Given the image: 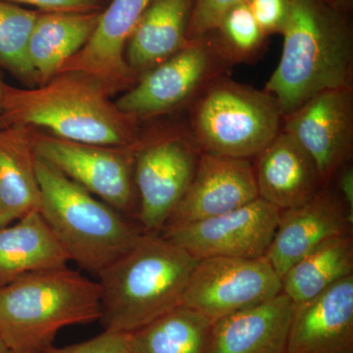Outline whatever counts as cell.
I'll list each match as a JSON object with an SVG mask.
<instances>
[{
  "mask_svg": "<svg viewBox=\"0 0 353 353\" xmlns=\"http://www.w3.org/2000/svg\"><path fill=\"white\" fill-rule=\"evenodd\" d=\"M282 57L264 90L283 118L325 90L352 88L350 13L321 0H290Z\"/></svg>",
  "mask_w": 353,
  "mask_h": 353,
  "instance_id": "6da1fadb",
  "label": "cell"
},
{
  "mask_svg": "<svg viewBox=\"0 0 353 353\" xmlns=\"http://www.w3.org/2000/svg\"><path fill=\"white\" fill-rule=\"evenodd\" d=\"M43 128L57 138L111 148H134L137 120L87 77L61 73L34 87L6 85L0 128Z\"/></svg>",
  "mask_w": 353,
  "mask_h": 353,
  "instance_id": "7a4b0ae2",
  "label": "cell"
},
{
  "mask_svg": "<svg viewBox=\"0 0 353 353\" xmlns=\"http://www.w3.org/2000/svg\"><path fill=\"white\" fill-rule=\"evenodd\" d=\"M199 260L162 234L143 233L97 275L104 330L132 333L182 305Z\"/></svg>",
  "mask_w": 353,
  "mask_h": 353,
  "instance_id": "3957f363",
  "label": "cell"
},
{
  "mask_svg": "<svg viewBox=\"0 0 353 353\" xmlns=\"http://www.w3.org/2000/svg\"><path fill=\"white\" fill-rule=\"evenodd\" d=\"M101 316L99 282L67 266L28 274L0 288V339L13 353H43L60 330Z\"/></svg>",
  "mask_w": 353,
  "mask_h": 353,
  "instance_id": "277c9868",
  "label": "cell"
},
{
  "mask_svg": "<svg viewBox=\"0 0 353 353\" xmlns=\"http://www.w3.org/2000/svg\"><path fill=\"white\" fill-rule=\"evenodd\" d=\"M39 212L69 256L83 270L101 274L145 232L112 206L37 159Z\"/></svg>",
  "mask_w": 353,
  "mask_h": 353,
  "instance_id": "5b68a950",
  "label": "cell"
},
{
  "mask_svg": "<svg viewBox=\"0 0 353 353\" xmlns=\"http://www.w3.org/2000/svg\"><path fill=\"white\" fill-rule=\"evenodd\" d=\"M282 126V113L271 94L225 75L201 90L190 113V136L201 152L222 157H257Z\"/></svg>",
  "mask_w": 353,
  "mask_h": 353,
  "instance_id": "8992f818",
  "label": "cell"
},
{
  "mask_svg": "<svg viewBox=\"0 0 353 353\" xmlns=\"http://www.w3.org/2000/svg\"><path fill=\"white\" fill-rule=\"evenodd\" d=\"M228 67L208 34L189 39L175 54L139 75L115 105L137 121L170 112L196 99Z\"/></svg>",
  "mask_w": 353,
  "mask_h": 353,
  "instance_id": "52a82bcc",
  "label": "cell"
},
{
  "mask_svg": "<svg viewBox=\"0 0 353 353\" xmlns=\"http://www.w3.org/2000/svg\"><path fill=\"white\" fill-rule=\"evenodd\" d=\"M201 152L190 134L139 139L134 150L137 216L146 234H160L189 188Z\"/></svg>",
  "mask_w": 353,
  "mask_h": 353,
  "instance_id": "ba28073f",
  "label": "cell"
},
{
  "mask_svg": "<svg viewBox=\"0 0 353 353\" xmlns=\"http://www.w3.org/2000/svg\"><path fill=\"white\" fill-rule=\"evenodd\" d=\"M37 157L122 214L136 208L134 148L77 143L32 129Z\"/></svg>",
  "mask_w": 353,
  "mask_h": 353,
  "instance_id": "9c48e42d",
  "label": "cell"
},
{
  "mask_svg": "<svg viewBox=\"0 0 353 353\" xmlns=\"http://www.w3.org/2000/svg\"><path fill=\"white\" fill-rule=\"evenodd\" d=\"M282 292V278L266 257H206L197 262L182 305L213 323Z\"/></svg>",
  "mask_w": 353,
  "mask_h": 353,
  "instance_id": "30bf717a",
  "label": "cell"
},
{
  "mask_svg": "<svg viewBox=\"0 0 353 353\" xmlns=\"http://www.w3.org/2000/svg\"><path fill=\"white\" fill-rule=\"evenodd\" d=\"M280 209L263 199L214 217L164 232L162 236L197 259L265 256L279 222Z\"/></svg>",
  "mask_w": 353,
  "mask_h": 353,
  "instance_id": "8fae6325",
  "label": "cell"
},
{
  "mask_svg": "<svg viewBox=\"0 0 353 353\" xmlns=\"http://www.w3.org/2000/svg\"><path fill=\"white\" fill-rule=\"evenodd\" d=\"M283 131L308 153L325 185L353 148V88L325 90L283 118Z\"/></svg>",
  "mask_w": 353,
  "mask_h": 353,
  "instance_id": "7c38bea8",
  "label": "cell"
},
{
  "mask_svg": "<svg viewBox=\"0 0 353 353\" xmlns=\"http://www.w3.org/2000/svg\"><path fill=\"white\" fill-rule=\"evenodd\" d=\"M150 0H110L104 6L94 34L82 50L57 74L74 73L94 81L109 94L129 90L136 74L126 61L130 37Z\"/></svg>",
  "mask_w": 353,
  "mask_h": 353,
  "instance_id": "4fadbf2b",
  "label": "cell"
},
{
  "mask_svg": "<svg viewBox=\"0 0 353 353\" xmlns=\"http://www.w3.org/2000/svg\"><path fill=\"white\" fill-rule=\"evenodd\" d=\"M259 197L250 159L201 152L189 188L161 232L224 214Z\"/></svg>",
  "mask_w": 353,
  "mask_h": 353,
  "instance_id": "5bb4252c",
  "label": "cell"
},
{
  "mask_svg": "<svg viewBox=\"0 0 353 353\" xmlns=\"http://www.w3.org/2000/svg\"><path fill=\"white\" fill-rule=\"evenodd\" d=\"M353 216L340 196L326 188L310 201L281 212L265 257L281 278L299 260L332 239L352 234Z\"/></svg>",
  "mask_w": 353,
  "mask_h": 353,
  "instance_id": "9a60e30c",
  "label": "cell"
},
{
  "mask_svg": "<svg viewBox=\"0 0 353 353\" xmlns=\"http://www.w3.org/2000/svg\"><path fill=\"white\" fill-rule=\"evenodd\" d=\"M285 353H353V275L296 305Z\"/></svg>",
  "mask_w": 353,
  "mask_h": 353,
  "instance_id": "2e32d148",
  "label": "cell"
},
{
  "mask_svg": "<svg viewBox=\"0 0 353 353\" xmlns=\"http://www.w3.org/2000/svg\"><path fill=\"white\" fill-rule=\"evenodd\" d=\"M296 305L281 292L213 323L204 353H285Z\"/></svg>",
  "mask_w": 353,
  "mask_h": 353,
  "instance_id": "e0dca14e",
  "label": "cell"
},
{
  "mask_svg": "<svg viewBox=\"0 0 353 353\" xmlns=\"http://www.w3.org/2000/svg\"><path fill=\"white\" fill-rule=\"evenodd\" d=\"M257 157L259 196L281 211L305 203L326 185L308 153L283 130Z\"/></svg>",
  "mask_w": 353,
  "mask_h": 353,
  "instance_id": "ac0fdd59",
  "label": "cell"
},
{
  "mask_svg": "<svg viewBox=\"0 0 353 353\" xmlns=\"http://www.w3.org/2000/svg\"><path fill=\"white\" fill-rule=\"evenodd\" d=\"M194 2L196 0H150L125 51L127 63L138 78L188 43Z\"/></svg>",
  "mask_w": 353,
  "mask_h": 353,
  "instance_id": "d6986e66",
  "label": "cell"
},
{
  "mask_svg": "<svg viewBox=\"0 0 353 353\" xmlns=\"http://www.w3.org/2000/svg\"><path fill=\"white\" fill-rule=\"evenodd\" d=\"M32 128H0V228L41 208Z\"/></svg>",
  "mask_w": 353,
  "mask_h": 353,
  "instance_id": "ffe728a7",
  "label": "cell"
},
{
  "mask_svg": "<svg viewBox=\"0 0 353 353\" xmlns=\"http://www.w3.org/2000/svg\"><path fill=\"white\" fill-rule=\"evenodd\" d=\"M102 10L39 12L28 43V57L38 85L57 76L70 58L82 50L94 34Z\"/></svg>",
  "mask_w": 353,
  "mask_h": 353,
  "instance_id": "44dd1931",
  "label": "cell"
},
{
  "mask_svg": "<svg viewBox=\"0 0 353 353\" xmlns=\"http://www.w3.org/2000/svg\"><path fill=\"white\" fill-rule=\"evenodd\" d=\"M69 261L39 211L0 228V288L28 274L66 267Z\"/></svg>",
  "mask_w": 353,
  "mask_h": 353,
  "instance_id": "7402d4cb",
  "label": "cell"
},
{
  "mask_svg": "<svg viewBox=\"0 0 353 353\" xmlns=\"http://www.w3.org/2000/svg\"><path fill=\"white\" fill-rule=\"evenodd\" d=\"M353 275L352 234L332 239L292 265L282 278V292L299 305Z\"/></svg>",
  "mask_w": 353,
  "mask_h": 353,
  "instance_id": "603a6c76",
  "label": "cell"
},
{
  "mask_svg": "<svg viewBox=\"0 0 353 353\" xmlns=\"http://www.w3.org/2000/svg\"><path fill=\"white\" fill-rule=\"evenodd\" d=\"M213 322L180 305L128 334L132 353H204Z\"/></svg>",
  "mask_w": 353,
  "mask_h": 353,
  "instance_id": "cb8c5ba5",
  "label": "cell"
},
{
  "mask_svg": "<svg viewBox=\"0 0 353 353\" xmlns=\"http://www.w3.org/2000/svg\"><path fill=\"white\" fill-rule=\"evenodd\" d=\"M208 34L218 55L229 66L254 61L263 52L268 38L246 1L227 11Z\"/></svg>",
  "mask_w": 353,
  "mask_h": 353,
  "instance_id": "d4e9b609",
  "label": "cell"
},
{
  "mask_svg": "<svg viewBox=\"0 0 353 353\" xmlns=\"http://www.w3.org/2000/svg\"><path fill=\"white\" fill-rule=\"evenodd\" d=\"M39 11L0 0V67L28 87L38 85L28 57L30 34Z\"/></svg>",
  "mask_w": 353,
  "mask_h": 353,
  "instance_id": "484cf974",
  "label": "cell"
},
{
  "mask_svg": "<svg viewBox=\"0 0 353 353\" xmlns=\"http://www.w3.org/2000/svg\"><path fill=\"white\" fill-rule=\"evenodd\" d=\"M245 1L246 0H196L188 30V41L209 34L227 11Z\"/></svg>",
  "mask_w": 353,
  "mask_h": 353,
  "instance_id": "4316f807",
  "label": "cell"
},
{
  "mask_svg": "<svg viewBox=\"0 0 353 353\" xmlns=\"http://www.w3.org/2000/svg\"><path fill=\"white\" fill-rule=\"evenodd\" d=\"M250 10L267 37L282 34L290 13V0H246Z\"/></svg>",
  "mask_w": 353,
  "mask_h": 353,
  "instance_id": "83f0119b",
  "label": "cell"
},
{
  "mask_svg": "<svg viewBox=\"0 0 353 353\" xmlns=\"http://www.w3.org/2000/svg\"><path fill=\"white\" fill-rule=\"evenodd\" d=\"M43 353H132L128 334L106 331L82 343L65 347L51 345Z\"/></svg>",
  "mask_w": 353,
  "mask_h": 353,
  "instance_id": "f1b7e54d",
  "label": "cell"
},
{
  "mask_svg": "<svg viewBox=\"0 0 353 353\" xmlns=\"http://www.w3.org/2000/svg\"><path fill=\"white\" fill-rule=\"evenodd\" d=\"M20 6L34 7L39 12H94L105 4L101 0H2Z\"/></svg>",
  "mask_w": 353,
  "mask_h": 353,
  "instance_id": "f546056e",
  "label": "cell"
},
{
  "mask_svg": "<svg viewBox=\"0 0 353 353\" xmlns=\"http://www.w3.org/2000/svg\"><path fill=\"white\" fill-rule=\"evenodd\" d=\"M338 187L341 192V199L347 206L348 212L353 216V168L352 165L345 164L340 169Z\"/></svg>",
  "mask_w": 353,
  "mask_h": 353,
  "instance_id": "4dcf8cb0",
  "label": "cell"
},
{
  "mask_svg": "<svg viewBox=\"0 0 353 353\" xmlns=\"http://www.w3.org/2000/svg\"><path fill=\"white\" fill-rule=\"evenodd\" d=\"M321 1L345 12L350 13L352 10L353 0H321Z\"/></svg>",
  "mask_w": 353,
  "mask_h": 353,
  "instance_id": "1f68e13d",
  "label": "cell"
},
{
  "mask_svg": "<svg viewBox=\"0 0 353 353\" xmlns=\"http://www.w3.org/2000/svg\"><path fill=\"white\" fill-rule=\"evenodd\" d=\"M6 83H4L1 74H0V111H1L2 103H3L4 87H6Z\"/></svg>",
  "mask_w": 353,
  "mask_h": 353,
  "instance_id": "d6a6232c",
  "label": "cell"
},
{
  "mask_svg": "<svg viewBox=\"0 0 353 353\" xmlns=\"http://www.w3.org/2000/svg\"><path fill=\"white\" fill-rule=\"evenodd\" d=\"M0 353H13L0 339Z\"/></svg>",
  "mask_w": 353,
  "mask_h": 353,
  "instance_id": "836d02e7",
  "label": "cell"
},
{
  "mask_svg": "<svg viewBox=\"0 0 353 353\" xmlns=\"http://www.w3.org/2000/svg\"><path fill=\"white\" fill-rule=\"evenodd\" d=\"M101 1L104 3V2H105V0H101Z\"/></svg>",
  "mask_w": 353,
  "mask_h": 353,
  "instance_id": "e575fe53",
  "label": "cell"
}]
</instances>
